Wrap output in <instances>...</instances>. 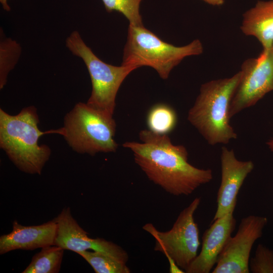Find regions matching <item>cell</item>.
Returning a JSON list of instances; mask_svg holds the SVG:
<instances>
[{
	"instance_id": "obj_1",
	"label": "cell",
	"mask_w": 273,
	"mask_h": 273,
	"mask_svg": "<svg viewBox=\"0 0 273 273\" xmlns=\"http://www.w3.org/2000/svg\"><path fill=\"white\" fill-rule=\"evenodd\" d=\"M141 142H126L134 161L148 178L174 196L191 195L213 178L210 169L197 168L188 162V152L181 145L173 144L167 134L149 129L139 132Z\"/></svg>"
},
{
	"instance_id": "obj_2",
	"label": "cell",
	"mask_w": 273,
	"mask_h": 273,
	"mask_svg": "<svg viewBox=\"0 0 273 273\" xmlns=\"http://www.w3.org/2000/svg\"><path fill=\"white\" fill-rule=\"evenodd\" d=\"M34 106L24 108L11 115L0 109V146L11 161L22 171L40 174L51 151L46 145L38 144L47 133H57V129L41 131Z\"/></svg>"
},
{
	"instance_id": "obj_3",
	"label": "cell",
	"mask_w": 273,
	"mask_h": 273,
	"mask_svg": "<svg viewBox=\"0 0 273 273\" xmlns=\"http://www.w3.org/2000/svg\"><path fill=\"white\" fill-rule=\"evenodd\" d=\"M241 77L212 80L201 85L188 120L210 145L228 144L237 134L230 123L229 108Z\"/></svg>"
},
{
	"instance_id": "obj_4",
	"label": "cell",
	"mask_w": 273,
	"mask_h": 273,
	"mask_svg": "<svg viewBox=\"0 0 273 273\" xmlns=\"http://www.w3.org/2000/svg\"><path fill=\"white\" fill-rule=\"evenodd\" d=\"M203 51L199 39L177 47L164 41L144 25L129 24L121 65L136 68L150 67L162 79H166L172 70L184 58L199 55Z\"/></svg>"
},
{
	"instance_id": "obj_5",
	"label": "cell",
	"mask_w": 273,
	"mask_h": 273,
	"mask_svg": "<svg viewBox=\"0 0 273 273\" xmlns=\"http://www.w3.org/2000/svg\"><path fill=\"white\" fill-rule=\"evenodd\" d=\"M116 130L112 115L81 102L66 114L63 127L58 129L74 151L92 156L116 151Z\"/></svg>"
},
{
	"instance_id": "obj_6",
	"label": "cell",
	"mask_w": 273,
	"mask_h": 273,
	"mask_svg": "<svg viewBox=\"0 0 273 273\" xmlns=\"http://www.w3.org/2000/svg\"><path fill=\"white\" fill-rule=\"evenodd\" d=\"M66 46L74 55L83 61L89 74L92 89L86 103L113 116L117 94L121 84L137 68L122 65L114 66L102 61L85 43L76 30L66 38Z\"/></svg>"
},
{
	"instance_id": "obj_7",
	"label": "cell",
	"mask_w": 273,
	"mask_h": 273,
	"mask_svg": "<svg viewBox=\"0 0 273 273\" xmlns=\"http://www.w3.org/2000/svg\"><path fill=\"white\" fill-rule=\"evenodd\" d=\"M200 203L196 198L178 215L172 228L159 232L151 223L143 229L155 240L154 250L163 253L168 261L173 260L185 271L197 255L200 245L199 231L194 215Z\"/></svg>"
},
{
	"instance_id": "obj_8",
	"label": "cell",
	"mask_w": 273,
	"mask_h": 273,
	"mask_svg": "<svg viewBox=\"0 0 273 273\" xmlns=\"http://www.w3.org/2000/svg\"><path fill=\"white\" fill-rule=\"evenodd\" d=\"M240 71V79L230 105V118L273 90V49L262 50L257 58L246 59Z\"/></svg>"
},
{
	"instance_id": "obj_9",
	"label": "cell",
	"mask_w": 273,
	"mask_h": 273,
	"mask_svg": "<svg viewBox=\"0 0 273 273\" xmlns=\"http://www.w3.org/2000/svg\"><path fill=\"white\" fill-rule=\"evenodd\" d=\"M266 217L250 215L241 219L238 231L226 242L212 273H249L250 255L255 241L261 237Z\"/></svg>"
},
{
	"instance_id": "obj_10",
	"label": "cell",
	"mask_w": 273,
	"mask_h": 273,
	"mask_svg": "<svg viewBox=\"0 0 273 273\" xmlns=\"http://www.w3.org/2000/svg\"><path fill=\"white\" fill-rule=\"evenodd\" d=\"M53 220L57 225L55 245L76 253L88 250L110 254L126 263L127 253L118 245L103 238H90L71 214L70 207H65Z\"/></svg>"
},
{
	"instance_id": "obj_11",
	"label": "cell",
	"mask_w": 273,
	"mask_h": 273,
	"mask_svg": "<svg viewBox=\"0 0 273 273\" xmlns=\"http://www.w3.org/2000/svg\"><path fill=\"white\" fill-rule=\"evenodd\" d=\"M221 182L217 195V209L213 220L235 211L237 195L244 180L253 170L251 160H238L233 150L221 148Z\"/></svg>"
},
{
	"instance_id": "obj_12",
	"label": "cell",
	"mask_w": 273,
	"mask_h": 273,
	"mask_svg": "<svg viewBox=\"0 0 273 273\" xmlns=\"http://www.w3.org/2000/svg\"><path fill=\"white\" fill-rule=\"evenodd\" d=\"M234 211L213 220L202 237L200 253L186 270L187 273H209L216 264L226 242L234 231L236 220Z\"/></svg>"
},
{
	"instance_id": "obj_13",
	"label": "cell",
	"mask_w": 273,
	"mask_h": 273,
	"mask_svg": "<svg viewBox=\"0 0 273 273\" xmlns=\"http://www.w3.org/2000/svg\"><path fill=\"white\" fill-rule=\"evenodd\" d=\"M57 229V223L53 219L30 226L22 225L14 220L12 232L0 237V254L17 249L33 250L55 245Z\"/></svg>"
},
{
	"instance_id": "obj_14",
	"label": "cell",
	"mask_w": 273,
	"mask_h": 273,
	"mask_svg": "<svg viewBox=\"0 0 273 273\" xmlns=\"http://www.w3.org/2000/svg\"><path fill=\"white\" fill-rule=\"evenodd\" d=\"M242 32L255 37L261 44L262 50L273 46V0L259 1L243 16Z\"/></svg>"
},
{
	"instance_id": "obj_15",
	"label": "cell",
	"mask_w": 273,
	"mask_h": 273,
	"mask_svg": "<svg viewBox=\"0 0 273 273\" xmlns=\"http://www.w3.org/2000/svg\"><path fill=\"white\" fill-rule=\"evenodd\" d=\"M64 249L56 245L46 246L32 258L22 273H57L60 271Z\"/></svg>"
},
{
	"instance_id": "obj_16",
	"label": "cell",
	"mask_w": 273,
	"mask_h": 273,
	"mask_svg": "<svg viewBox=\"0 0 273 273\" xmlns=\"http://www.w3.org/2000/svg\"><path fill=\"white\" fill-rule=\"evenodd\" d=\"M177 121L175 110L169 105L159 103L153 105L147 116L149 130L159 134H168L175 127Z\"/></svg>"
},
{
	"instance_id": "obj_17",
	"label": "cell",
	"mask_w": 273,
	"mask_h": 273,
	"mask_svg": "<svg viewBox=\"0 0 273 273\" xmlns=\"http://www.w3.org/2000/svg\"><path fill=\"white\" fill-rule=\"evenodd\" d=\"M84 259L96 273H129L125 262L106 253L88 250L77 253Z\"/></svg>"
},
{
	"instance_id": "obj_18",
	"label": "cell",
	"mask_w": 273,
	"mask_h": 273,
	"mask_svg": "<svg viewBox=\"0 0 273 273\" xmlns=\"http://www.w3.org/2000/svg\"><path fill=\"white\" fill-rule=\"evenodd\" d=\"M1 31L0 41V88L6 85L8 73L15 67L19 59L21 48L11 38H4Z\"/></svg>"
},
{
	"instance_id": "obj_19",
	"label": "cell",
	"mask_w": 273,
	"mask_h": 273,
	"mask_svg": "<svg viewBox=\"0 0 273 273\" xmlns=\"http://www.w3.org/2000/svg\"><path fill=\"white\" fill-rule=\"evenodd\" d=\"M142 0H102L106 10L109 13L117 11L121 13L134 26H143L140 12Z\"/></svg>"
},
{
	"instance_id": "obj_20",
	"label": "cell",
	"mask_w": 273,
	"mask_h": 273,
	"mask_svg": "<svg viewBox=\"0 0 273 273\" xmlns=\"http://www.w3.org/2000/svg\"><path fill=\"white\" fill-rule=\"evenodd\" d=\"M249 267L253 273H273V250L258 244L254 256L250 258Z\"/></svg>"
},
{
	"instance_id": "obj_21",
	"label": "cell",
	"mask_w": 273,
	"mask_h": 273,
	"mask_svg": "<svg viewBox=\"0 0 273 273\" xmlns=\"http://www.w3.org/2000/svg\"><path fill=\"white\" fill-rule=\"evenodd\" d=\"M205 2L212 6H219L224 3V0H203Z\"/></svg>"
},
{
	"instance_id": "obj_22",
	"label": "cell",
	"mask_w": 273,
	"mask_h": 273,
	"mask_svg": "<svg viewBox=\"0 0 273 273\" xmlns=\"http://www.w3.org/2000/svg\"><path fill=\"white\" fill-rule=\"evenodd\" d=\"M0 3L3 9L6 11H10L11 8L8 4V0H0Z\"/></svg>"
},
{
	"instance_id": "obj_23",
	"label": "cell",
	"mask_w": 273,
	"mask_h": 273,
	"mask_svg": "<svg viewBox=\"0 0 273 273\" xmlns=\"http://www.w3.org/2000/svg\"><path fill=\"white\" fill-rule=\"evenodd\" d=\"M267 145L268 146L269 149L271 151H273V139L270 140L267 143Z\"/></svg>"
},
{
	"instance_id": "obj_24",
	"label": "cell",
	"mask_w": 273,
	"mask_h": 273,
	"mask_svg": "<svg viewBox=\"0 0 273 273\" xmlns=\"http://www.w3.org/2000/svg\"><path fill=\"white\" fill-rule=\"evenodd\" d=\"M272 48L273 49V46H272Z\"/></svg>"
}]
</instances>
